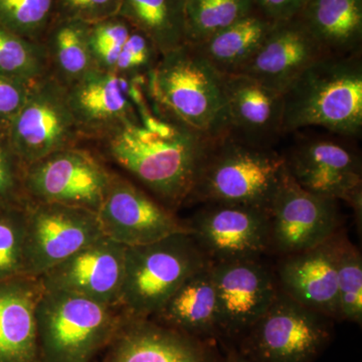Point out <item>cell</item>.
Returning a JSON list of instances; mask_svg holds the SVG:
<instances>
[{
    "instance_id": "obj_1",
    "label": "cell",
    "mask_w": 362,
    "mask_h": 362,
    "mask_svg": "<svg viewBox=\"0 0 362 362\" xmlns=\"http://www.w3.org/2000/svg\"><path fill=\"white\" fill-rule=\"evenodd\" d=\"M147 100L162 120L206 141L228 134L223 75L194 45L162 54L146 76Z\"/></svg>"
},
{
    "instance_id": "obj_2",
    "label": "cell",
    "mask_w": 362,
    "mask_h": 362,
    "mask_svg": "<svg viewBox=\"0 0 362 362\" xmlns=\"http://www.w3.org/2000/svg\"><path fill=\"white\" fill-rule=\"evenodd\" d=\"M99 142L112 161L176 213L187 204L209 141L180 127L160 135L130 124Z\"/></svg>"
},
{
    "instance_id": "obj_3",
    "label": "cell",
    "mask_w": 362,
    "mask_h": 362,
    "mask_svg": "<svg viewBox=\"0 0 362 362\" xmlns=\"http://www.w3.org/2000/svg\"><path fill=\"white\" fill-rule=\"evenodd\" d=\"M283 102L284 134L312 126L349 137L361 134V54L319 59L283 93Z\"/></svg>"
},
{
    "instance_id": "obj_4",
    "label": "cell",
    "mask_w": 362,
    "mask_h": 362,
    "mask_svg": "<svg viewBox=\"0 0 362 362\" xmlns=\"http://www.w3.org/2000/svg\"><path fill=\"white\" fill-rule=\"evenodd\" d=\"M285 170V156L275 149L221 136L207 143L187 204L268 209Z\"/></svg>"
},
{
    "instance_id": "obj_5",
    "label": "cell",
    "mask_w": 362,
    "mask_h": 362,
    "mask_svg": "<svg viewBox=\"0 0 362 362\" xmlns=\"http://www.w3.org/2000/svg\"><path fill=\"white\" fill-rule=\"evenodd\" d=\"M125 314L77 294L44 290L37 306L40 362H94Z\"/></svg>"
},
{
    "instance_id": "obj_6",
    "label": "cell",
    "mask_w": 362,
    "mask_h": 362,
    "mask_svg": "<svg viewBox=\"0 0 362 362\" xmlns=\"http://www.w3.org/2000/svg\"><path fill=\"white\" fill-rule=\"evenodd\" d=\"M209 264L188 233L126 247L121 310L127 316L150 318L188 277Z\"/></svg>"
},
{
    "instance_id": "obj_7",
    "label": "cell",
    "mask_w": 362,
    "mask_h": 362,
    "mask_svg": "<svg viewBox=\"0 0 362 362\" xmlns=\"http://www.w3.org/2000/svg\"><path fill=\"white\" fill-rule=\"evenodd\" d=\"M333 322L279 289L235 349L254 362H315L332 341Z\"/></svg>"
},
{
    "instance_id": "obj_8",
    "label": "cell",
    "mask_w": 362,
    "mask_h": 362,
    "mask_svg": "<svg viewBox=\"0 0 362 362\" xmlns=\"http://www.w3.org/2000/svg\"><path fill=\"white\" fill-rule=\"evenodd\" d=\"M6 131L25 168L59 150L77 146L83 140L66 88L49 74L28 87L25 103Z\"/></svg>"
},
{
    "instance_id": "obj_9",
    "label": "cell",
    "mask_w": 362,
    "mask_h": 362,
    "mask_svg": "<svg viewBox=\"0 0 362 362\" xmlns=\"http://www.w3.org/2000/svg\"><path fill=\"white\" fill-rule=\"evenodd\" d=\"M113 173L90 150L78 145L59 150L26 166V199L97 213Z\"/></svg>"
},
{
    "instance_id": "obj_10",
    "label": "cell",
    "mask_w": 362,
    "mask_h": 362,
    "mask_svg": "<svg viewBox=\"0 0 362 362\" xmlns=\"http://www.w3.org/2000/svg\"><path fill=\"white\" fill-rule=\"evenodd\" d=\"M25 276L40 278L104 237L96 211L58 204H25Z\"/></svg>"
},
{
    "instance_id": "obj_11",
    "label": "cell",
    "mask_w": 362,
    "mask_h": 362,
    "mask_svg": "<svg viewBox=\"0 0 362 362\" xmlns=\"http://www.w3.org/2000/svg\"><path fill=\"white\" fill-rule=\"evenodd\" d=\"M337 202L305 190L286 165L268 209L270 252L287 256L331 239L341 230Z\"/></svg>"
},
{
    "instance_id": "obj_12",
    "label": "cell",
    "mask_w": 362,
    "mask_h": 362,
    "mask_svg": "<svg viewBox=\"0 0 362 362\" xmlns=\"http://www.w3.org/2000/svg\"><path fill=\"white\" fill-rule=\"evenodd\" d=\"M223 349L237 346L279 293L275 273L261 259L211 264Z\"/></svg>"
},
{
    "instance_id": "obj_13",
    "label": "cell",
    "mask_w": 362,
    "mask_h": 362,
    "mask_svg": "<svg viewBox=\"0 0 362 362\" xmlns=\"http://www.w3.org/2000/svg\"><path fill=\"white\" fill-rule=\"evenodd\" d=\"M104 237L126 247L190 233L187 221L125 176L113 173L97 211Z\"/></svg>"
},
{
    "instance_id": "obj_14",
    "label": "cell",
    "mask_w": 362,
    "mask_h": 362,
    "mask_svg": "<svg viewBox=\"0 0 362 362\" xmlns=\"http://www.w3.org/2000/svg\"><path fill=\"white\" fill-rule=\"evenodd\" d=\"M187 223L192 239L211 264L261 259L270 252L268 209L206 204Z\"/></svg>"
},
{
    "instance_id": "obj_15",
    "label": "cell",
    "mask_w": 362,
    "mask_h": 362,
    "mask_svg": "<svg viewBox=\"0 0 362 362\" xmlns=\"http://www.w3.org/2000/svg\"><path fill=\"white\" fill-rule=\"evenodd\" d=\"M125 259L126 247L102 237L39 279L47 291L71 293L120 308Z\"/></svg>"
},
{
    "instance_id": "obj_16",
    "label": "cell",
    "mask_w": 362,
    "mask_h": 362,
    "mask_svg": "<svg viewBox=\"0 0 362 362\" xmlns=\"http://www.w3.org/2000/svg\"><path fill=\"white\" fill-rule=\"evenodd\" d=\"M132 83L133 78L95 69L66 88L69 105L83 140L99 142L125 126L140 124Z\"/></svg>"
},
{
    "instance_id": "obj_17",
    "label": "cell",
    "mask_w": 362,
    "mask_h": 362,
    "mask_svg": "<svg viewBox=\"0 0 362 362\" xmlns=\"http://www.w3.org/2000/svg\"><path fill=\"white\" fill-rule=\"evenodd\" d=\"M101 362H223L218 343L125 315Z\"/></svg>"
},
{
    "instance_id": "obj_18",
    "label": "cell",
    "mask_w": 362,
    "mask_h": 362,
    "mask_svg": "<svg viewBox=\"0 0 362 362\" xmlns=\"http://www.w3.org/2000/svg\"><path fill=\"white\" fill-rule=\"evenodd\" d=\"M285 159L294 180L311 194L347 204L362 194L361 160L345 143L306 140L293 147Z\"/></svg>"
},
{
    "instance_id": "obj_19",
    "label": "cell",
    "mask_w": 362,
    "mask_h": 362,
    "mask_svg": "<svg viewBox=\"0 0 362 362\" xmlns=\"http://www.w3.org/2000/svg\"><path fill=\"white\" fill-rule=\"evenodd\" d=\"M345 238L339 230L318 246L280 257L275 273L280 291L338 321L337 267Z\"/></svg>"
},
{
    "instance_id": "obj_20",
    "label": "cell",
    "mask_w": 362,
    "mask_h": 362,
    "mask_svg": "<svg viewBox=\"0 0 362 362\" xmlns=\"http://www.w3.org/2000/svg\"><path fill=\"white\" fill-rule=\"evenodd\" d=\"M228 135L273 148L283 132V94L245 74L223 75Z\"/></svg>"
},
{
    "instance_id": "obj_21",
    "label": "cell",
    "mask_w": 362,
    "mask_h": 362,
    "mask_svg": "<svg viewBox=\"0 0 362 362\" xmlns=\"http://www.w3.org/2000/svg\"><path fill=\"white\" fill-rule=\"evenodd\" d=\"M326 56L297 16L274 23L259 51L239 74L283 94L305 70Z\"/></svg>"
},
{
    "instance_id": "obj_22",
    "label": "cell",
    "mask_w": 362,
    "mask_h": 362,
    "mask_svg": "<svg viewBox=\"0 0 362 362\" xmlns=\"http://www.w3.org/2000/svg\"><path fill=\"white\" fill-rule=\"evenodd\" d=\"M42 292L39 278L0 282V362H40L37 306Z\"/></svg>"
},
{
    "instance_id": "obj_23",
    "label": "cell",
    "mask_w": 362,
    "mask_h": 362,
    "mask_svg": "<svg viewBox=\"0 0 362 362\" xmlns=\"http://www.w3.org/2000/svg\"><path fill=\"white\" fill-rule=\"evenodd\" d=\"M150 319L190 337L220 343L211 264L188 277Z\"/></svg>"
},
{
    "instance_id": "obj_24",
    "label": "cell",
    "mask_w": 362,
    "mask_h": 362,
    "mask_svg": "<svg viewBox=\"0 0 362 362\" xmlns=\"http://www.w3.org/2000/svg\"><path fill=\"white\" fill-rule=\"evenodd\" d=\"M298 16L328 56L361 54L362 0H306Z\"/></svg>"
},
{
    "instance_id": "obj_25",
    "label": "cell",
    "mask_w": 362,
    "mask_h": 362,
    "mask_svg": "<svg viewBox=\"0 0 362 362\" xmlns=\"http://www.w3.org/2000/svg\"><path fill=\"white\" fill-rule=\"evenodd\" d=\"M273 25V21L255 11L194 45L221 75H235L257 54Z\"/></svg>"
},
{
    "instance_id": "obj_26",
    "label": "cell",
    "mask_w": 362,
    "mask_h": 362,
    "mask_svg": "<svg viewBox=\"0 0 362 362\" xmlns=\"http://www.w3.org/2000/svg\"><path fill=\"white\" fill-rule=\"evenodd\" d=\"M89 23L71 18H52L42 42L49 74L66 88L95 70L89 45Z\"/></svg>"
},
{
    "instance_id": "obj_27",
    "label": "cell",
    "mask_w": 362,
    "mask_h": 362,
    "mask_svg": "<svg viewBox=\"0 0 362 362\" xmlns=\"http://www.w3.org/2000/svg\"><path fill=\"white\" fill-rule=\"evenodd\" d=\"M185 0H121L119 14L144 33L162 54L187 42Z\"/></svg>"
},
{
    "instance_id": "obj_28",
    "label": "cell",
    "mask_w": 362,
    "mask_h": 362,
    "mask_svg": "<svg viewBox=\"0 0 362 362\" xmlns=\"http://www.w3.org/2000/svg\"><path fill=\"white\" fill-rule=\"evenodd\" d=\"M255 11L252 0H185V40L202 44Z\"/></svg>"
},
{
    "instance_id": "obj_29",
    "label": "cell",
    "mask_w": 362,
    "mask_h": 362,
    "mask_svg": "<svg viewBox=\"0 0 362 362\" xmlns=\"http://www.w3.org/2000/svg\"><path fill=\"white\" fill-rule=\"evenodd\" d=\"M47 75L42 42L25 39L0 23V77L30 86Z\"/></svg>"
},
{
    "instance_id": "obj_30",
    "label": "cell",
    "mask_w": 362,
    "mask_h": 362,
    "mask_svg": "<svg viewBox=\"0 0 362 362\" xmlns=\"http://www.w3.org/2000/svg\"><path fill=\"white\" fill-rule=\"evenodd\" d=\"M338 321L362 322V256L345 238L337 267Z\"/></svg>"
},
{
    "instance_id": "obj_31",
    "label": "cell",
    "mask_w": 362,
    "mask_h": 362,
    "mask_svg": "<svg viewBox=\"0 0 362 362\" xmlns=\"http://www.w3.org/2000/svg\"><path fill=\"white\" fill-rule=\"evenodd\" d=\"M56 0H0V23L25 39L42 42Z\"/></svg>"
},
{
    "instance_id": "obj_32",
    "label": "cell",
    "mask_w": 362,
    "mask_h": 362,
    "mask_svg": "<svg viewBox=\"0 0 362 362\" xmlns=\"http://www.w3.org/2000/svg\"><path fill=\"white\" fill-rule=\"evenodd\" d=\"M25 204L0 209V282L25 276Z\"/></svg>"
},
{
    "instance_id": "obj_33",
    "label": "cell",
    "mask_w": 362,
    "mask_h": 362,
    "mask_svg": "<svg viewBox=\"0 0 362 362\" xmlns=\"http://www.w3.org/2000/svg\"><path fill=\"white\" fill-rule=\"evenodd\" d=\"M133 25L120 14L89 26V45L95 68L113 71L119 54L132 32Z\"/></svg>"
},
{
    "instance_id": "obj_34",
    "label": "cell",
    "mask_w": 362,
    "mask_h": 362,
    "mask_svg": "<svg viewBox=\"0 0 362 362\" xmlns=\"http://www.w3.org/2000/svg\"><path fill=\"white\" fill-rule=\"evenodd\" d=\"M160 57L156 44L144 33L133 26L112 73L127 78L147 76L156 68Z\"/></svg>"
},
{
    "instance_id": "obj_35",
    "label": "cell",
    "mask_w": 362,
    "mask_h": 362,
    "mask_svg": "<svg viewBox=\"0 0 362 362\" xmlns=\"http://www.w3.org/2000/svg\"><path fill=\"white\" fill-rule=\"evenodd\" d=\"M25 166L16 156L7 135L0 129V209L25 206Z\"/></svg>"
},
{
    "instance_id": "obj_36",
    "label": "cell",
    "mask_w": 362,
    "mask_h": 362,
    "mask_svg": "<svg viewBox=\"0 0 362 362\" xmlns=\"http://www.w3.org/2000/svg\"><path fill=\"white\" fill-rule=\"evenodd\" d=\"M121 0H56L54 18H71L86 23L117 16Z\"/></svg>"
},
{
    "instance_id": "obj_37",
    "label": "cell",
    "mask_w": 362,
    "mask_h": 362,
    "mask_svg": "<svg viewBox=\"0 0 362 362\" xmlns=\"http://www.w3.org/2000/svg\"><path fill=\"white\" fill-rule=\"evenodd\" d=\"M30 86L0 77V129L7 130L28 96Z\"/></svg>"
},
{
    "instance_id": "obj_38",
    "label": "cell",
    "mask_w": 362,
    "mask_h": 362,
    "mask_svg": "<svg viewBox=\"0 0 362 362\" xmlns=\"http://www.w3.org/2000/svg\"><path fill=\"white\" fill-rule=\"evenodd\" d=\"M305 1L306 0H252V4L259 13L273 23H277L297 16Z\"/></svg>"
},
{
    "instance_id": "obj_39",
    "label": "cell",
    "mask_w": 362,
    "mask_h": 362,
    "mask_svg": "<svg viewBox=\"0 0 362 362\" xmlns=\"http://www.w3.org/2000/svg\"><path fill=\"white\" fill-rule=\"evenodd\" d=\"M225 356H223V362H254L247 357L243 356L235 347H226Z\"/></svg>"
}]
</instances>
